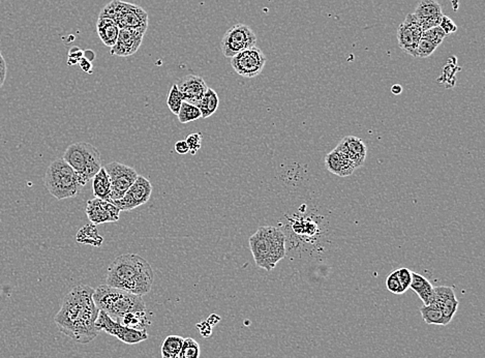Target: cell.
<instances>
[{
    "label": "cell",
    "instance_id": "e0dca14e",
    "mask_svg": "<svg viewBox=\"0 0 485 358\" xmlns=\"http://www.w3.org/2000/svg\"><path fill=\"white\" fill-rule=\"evenodd\" d=\"M413 14L423 31L440 25L443 17L442 8L436 0H421Z\"/></svg>",
    "mask_w": 485,
    "mask_h": 358
},
{
    "label": "cell",
    "instance_id": "f1b7e54d",
    "mask_svg": "<svg viewBox=\"0 0 485 358\" xmlns=\"http://www.w3.org/2000/svg\"><path fill=\"white\" fill-rule=\"evenodd\" d=\"M183 96H181V92H179V87H177V85L176 84L172 85L169 94H168V108L171 110V112L173 113L174 115H179V110H181V105H183Z\"/></svg>",
    "mask_w": 485,
    "mask_h": 358
},
{
    "label": "cell",
    "instance_id": "f6af8a7d",
    "mask_svg": "<svg viewBox=\"0 0 485 358\" xmlns=\"http://www.w3.org/2000/svg\"><path fill=\"white\" fill-rule=\"evenodd\" d=\"M403 92V87L401 85L395 84L391 87V92L393 94H399Z\"/></svg>",
    "mask_w": 485,
    "mask_h": 358
},
{
    "label": "cell",
    "instance_id": "836d02e7",
    "mask_svg": "<svg viewBox=\"0 0 485 358\" xmlns=\"http://www.w3.org/2000/svg\"><path fill=\"white\" fill-rule=\"evenodd\" d=\"M386 288L395 295H402L406 292L404 287L402 286L399 278L396 277L395 272H392L391 274L386 279Z\"/></svg>",
    "mask_w": 485,
    "mask_h": 358
},
{
    "label": "cell",
    "instance_id": "4316f807",
    "mask_svg": "<svg viewBox=\"0 0 485 358\" xmlns=\"http://www.w3.org/2000/svg\"><path fill=\"white\" fill-rule=\"evenodd\" d=\"M177 116H179V121L181 123H189L201 118V111L195 105L183 102Z\"/></svg>",
    "mask_w": 485,
    "mask_h": 358
},
{
    "label": "cell",
    "instance_id": "f35d334b",
    "mask_svg": "<svg viewBox=\"0 0 485 358\" xmlns=\"http://www.w3.org/2000/svg\"><path fill=\"white\" fill-rule=\"evenodd\" d=\"M8 66L3 58L1 51H0V88L5 84V78H7Z\"/></svg>",
    "mask_w": 485,
    "mask_h": 358
},
{
    "label": "cell",
    "instance_id": "1f68e13d",
    "mask_svg": "<svg viewBox=\"0 0 485 358\" xmlns=\"http://www.w3.org/2000/svg\"><path fill=\"white\" fill-rule=\"evenodd\" d=\"M422 38H426V40L434 42L436 46H438L446 38V34L440 26H436V27L430 28V29L422 32Z\"/></svg>",
    "mask_w": 485,
    "mask_h": 358
},
{
    "label": "cell",
    "instance_id": "7402d4cb",
    "mask_svg": "<svg viewBox=\"0 0 485 358\" xmlns=\"http://www.w3.org/2000/svg\"><path fill=\"white\" fill-rule=\"evenodd\" d=\"M422 318L424 322L428 325H440V327H446L449 324L445 317H444L443 311L440 309V307L434 305H423L420 309Z\"/></svg>",
    "mask_w": 485,
    "mask_h": 358
},
{
    "label": "cell",
    "instance_id": "d590c367",
    "mask_svg": "<svg viewBox=\"0 0 485 358\" xmlns=\"http://www.w3.org/2000/svg\"><path fill=\"white\" fill-rule=\"evenodd\" d=\"M396 274V277L399 278V282H401L402 286L404 287L406 291L410 289V285L412 282V272L411 270H408V268H399V270H394Z\"/></svg>",
    "mask_w": 485,
    "mask_h": 358
},
{
    "label": "cell",
    "instance_id": "52a82bcc",
    "mask_svg": "<svg viewBox=\"0 0 485 358\" xmlns=\"http://www.w3.org/2000/svg\"><path fill=\"white\" fill-rule=\"evenodd\" d=\"M99 17L113 18L119 28H135L147 30L148 14L146 11L133 3L121 0H113L101 11Z\"/></svg>",
    "mask_w": 485,
    "mask_h": 358
},
{
    "label": "cell",
    "instance_id": "44dd1931",
    "mask_svg": "<svg viewBox=\"0 0 485 358\" xmlns=\"http://www.w3.org/2000/svg\"><path fill=\"white\" fill-rule=\"evenodd\" d=\"M92 192L96 199L112 202L110 177L104 167L101 168L100 171L92 178Z\"/></svg>",
    "mask_w": 485,
    "mask_h": 358
},
{
    "label": "cell",
    "instance_id": "8d00e7d4",
    "mask_svg": "<svg viewBox=\"0 0 485 358\" xmlns=\"http://www.w3.org/2000/svg\"><path fill=\"white\" fill-rule=\"evenodd\" d=\"M438 26L445 32L446 36L458 31V25H456L449 17H447V16L443 15V17L441 19L440 25Z\"/></svg>",
    "mask_w": 485,
    "mask_h": 358
},
{
    "label": "cell",
    "instance_id": "60d3db41",
    "mask_svg": "<svg viewBox=\"0 0 485 358\" xmlns=\"http://www.w3.org/2000/svg\"><path fill=\"white\" fill-rule=\"evenodd\" d=\"M175 151L179 155H187L189 153V146H187L185 140H181L175 143Z\"/></svg>",
    "mask_w": 485,
    "mask_h": 358
},
{
    "label": "cell",
    "instance_id": "d4e9b609",
    "mask_svg": "<svg viewBox=\"0 0 485 358\" xmlns=\"http://www.w3.org/2000/svg\"><path fill=\"white\" fill-rule=\"evenodd\" d=\"M119 323L136 331H146L147 327L151 324V321L149 320L148 311H139L127 314Z\"/></svg>",
    "mask_w": 485,
    "mask_h": 358
},
{
    "label": "cell",
    "instance_id": "7bdbcfd3",
    "mask_svg": "<svg viewBox=\"0 0 485 358\" xmlns=\"http://www.w3.org/2000/svg\"><path fill=\"white\" fill-rule=\"evenodd\" d=\"M207 323L209 325H211L212 327H215L216 324H218L220 321V317L218 316V315L215 314H212L210 315L209 317L207 318Z\"/></svg>",
    "mask_w": 485,
    "mask_h": 358
},
{
    "label": "cell",
    "instance_id": "9c48e42d",
    "mask_svg": "<svg viewBox=\"0 0 485 358\" xmlns=\"http://www.w3.org/2000/svg\"><path fill=\"white\" fill-rule=\"evenodd\" d=\"M96 327L100 333L105 331L127 345H136V344L142 343L148 339V333L146 331H136V329L124 327L121 323L113 320L105 311H102L99 313Z\"/></svg>",
    "mask_w": 485,
    "mask_h": 358
},
{
    "label": "cell",
    "instance_id": "277c9868",
    "mask_svg": "<svg viewBox=\"0 0 485 358\" xmlns=\"http://www.w3.org/2000/svg\"><path fill=\"white\" fill-rule=\"evenodd\" d=\"M94 301L100 311H105L117 322L131 313L147 311L142 296L108 285H101L94 290Z\"/></svg>",
    "mask_w": 485,
    "mask_h": 358
},
{
    "label": "cell",
    "instance_id": "ba28073f",
    "mask_svg": "<svg viewBox=\"0 0 485 358\" xmlns=\"http://www.w3.org/2000/svg\"><path fill=\"white\" fill-rule=\"evenodd\" d=\"M257 36L250 26L238 23L232 26L220 42V49L224 56L232 58L244 50L254 47Z\"/></svg>",
    "mask_w": 485,
    "mask_h": 358
},
{
    "label": "cell",
    "instance_id": "ee69618b",
    "mask_svg": "<svg viewBox=\"0 0 485 358\" xmlns=\"http://www.w3.org/2000/svg\"><path fill=\"white\" fill-rule=\"evenodd\" d=\"M83 57L86 58L87 60H90V62H92V60H94V58H96V54H94V52L90 51V50H87V51L84 52V56Z\"/></svg>",
    "mask_w": 485,
    "mask_h": 358
},
{
    "label": "cell",
    "instance_id": "603a6c76",
    "mask_svg": "<svg viewBox=\"0 0 485 358\" xmlns=\"http://www.w3.org/2000/svg\"><path fill=\"white\" fill-rule=\"evenodd\" d=\"M218 104H220V99H218V94L214 92L213 89L208 87L207 92H205L197 106L201 111L202 118H208V117L212 116L218 110Z\"/></svg>",
    "mask_w": 485,
    "mask_h": 358
},
{
    "label": "cell",
    "instance_id": "ffe728a7",
    "mask_svg": "<svg viewBox=\"0 0 485 358\" xmlns=\"http://www.w3.org/2000/svg\"><path fill=\"white\" fill-rule=\"evenodd\" d=\"M410 289L416 292L424 305H432L434 301V286L428 279L421 274L412 272V282Z\"/></svg>",
    "mask_w": 485,
    "mask_h": 358
},
{
    "label": "cell",
    "instance_id": "b9f144b4",
    "mask_svg": "<svg viewBox=\"0 0 485 358\" xmlns=\"http://www.w3.org/2000/svg\"><path fill=\"white\" fill-rule=\"evenodd\" d=\"M82 71H84L87 74H92V64L90 60H87L86 58L83 57L82 60L79 62Z\"/></svg>",
    "mask_w": 485,
    "mask_h": 358
},
{
    "label": "cell",
    "instance_id": "ac0fdd59",
    "mask_svg": "<svg viewBox=\"0 0 485 358\" xmlns=\"http://www.w3.org/2000/svg\"><path fill=\"white\" fill-rule=\"evenodd\" d=\"M335 149L347 155L357 168L361 167L365 164L367 149V145L361 138L355 136L345 137L335 147Z\"/></svg>",
    "mask_w": 485,
    "mask_h": 358
},
{
    "label": "cell",
    "instance_id": "6da1fadb",
    "mask_svg": "<svg viewBox=\"0 0 485 358\" xmlns=\"http://www.w3.org/2000/svg\"><path fill=\"white\" fill-rule=\"evenodd\" d=\"M94 292L88 285L74 287L54 318L60 333L82 345L92 343L100 333L96 327L100 309L94 303Z\"/></svg>",
    "mask_w": 485,
    "mask_h": 358
},
{
    "label": "cell",
    "instance_id": "5bb4252c",
    "mask_svg": "<svg viewBox=\"0 0 485 358\" xmlns=\"http://www.w3.org/2000/svg\"><path fill=\"white\" fill-rule=\"evenodd\" d=\"M144 29L135 28H120L118 38L114 47L111 48V55L127 57L138 51L144 38Z\"/></svg>",
    "mask_w": 485,
    "mask_h": 358
},
{
    "label": "cell",
    "instance_id": "30bf717a",
    "mask_svg": "<svg viewBox=\"0 0 485 358\" xmlns=\"http://www.w3.org/2000/svg\"><path fill=\"white\" fill-rule=\"evenodd\" d=\"M104 168L110 177L112 202L121 199L139 176L134 168L118 162L107 164Z\"/></svg>",
    "mask_w": 485,
    "mask_h": 358
},
{
    "label": "cell",
    "instance_id": "4fadbf2b",
    "mask_svg": "<svg viewBox=\"0 0 485 358\" xmlns=\"http://www.w3.org/2000/svg\"><path fill=\"white\" fill-rule=\"evenodd\" d=\"M422 32L423 30L414 14H409L397 29L399 48L406 53L415 57L416 49L418 42L421 40Z\"/></svg>",
    "mask_w": 485,
    "mask_h": 358
},
{
    "label": "cell",
    "instance_id": "7a4b0ae2",
    "mask_svg": "<svg viewBox=\"0 0 485 358\" xmlns=\"http://www.w3.org/2000/svg\"><path fill=\"white\" fill-rule=\"evenodd\" d=\"M155 274L150 264L136 254L117 257L109 266L106 285L143 296L153 288Z\"/></svg>",
    "mask_w": 485,
    "mask_h": 358
},
{
    "label": "cell",
    "instance_id": "3957f363",
    "mask_svg": "<svg viewBox=\"0 0 485 358\" xmlns=\"http://www.w3.org/2000/svg\"><path fill=\"white\" fill-rule=\"evenodd\" d=\"M250 248L257 266L270 272L286 257V236L278 228L263 226L250 236Z\"/></svg>",
    "mask_w": 485,
    "mask_h": 358
},
{
    "label": "cell",
    "instance_id": "7c38bea8",
    "mask_svg": "<svg viewBox=\"0 0 485 358\" xmlns=\"http://www.w3.org/2000/svg\"><path fill=\"white\" fill-rule=\"evenodd\" d=\"M151 194H153V186L150 181L144 176L139 175L124 196L121 199L113 201V204L117 206L120 212H131L139 206L146 204L150 199Z\"/></svg>",
    "mask_w": 485,
    "mask_h": 358
},
{
    "label": "cell",
    "instance_id": "484cf974",
    "mask_svg": "<svg viewBox=\"0 0 485 358\" xmlns=\"http://www.w3.org/2000/svg\"><path fill=\"white\" fill-rule=\"evenodd\" d=\"M185 337L181 335H169L161 345V353L163 358H176L181 352Z\"/></svg>",
    "mask_w": 485,
    "mask_h": 358
},
{
    "label": "cell",
    "instance_id": "9a60e30c",
    "mask_svg": "<svg viewBox=\"0 0 485 358\" xmlns=\"http://www.w3.org/2000/svg\"><path fill=\"white\" fill-rule=\"evenodd\" d=\"M86 216L96 226L104 222H116L120 218V209L112 202L94 198L87 201Z\"/></svg>",
    "mask_w": 485,
    "mask_h": 358
},
{
    "label": "cell",
    "instance_id": "74e56055",
    "mask_svg": "<svg viewBox=\"0 0 485 358\" xmlns=\"http://www.w3.org/2000/svg\"><path fill=\"white\" fill-rule=\"evenodd\" d=\"M83 56H84V52H83L80 48L73 47L72 49L70 50V52H68V66H75V64H79L80 60H82Z\"/></svg>",
    "mask_w": 485,
    "mask_h": 358
},
{
    "label": "cell",
    "instance_id": "f546056e",
    "mask_svg": "<svg viewBox=\"0 0 485 358\" xmlns=\"http://www.w3.org/2000/svg\"><path fill=\"white\" fill-rule=\"evenodd\" d=\"M438 307H440V309L443 311V315L446 320L450 323L452 319H454V315L456 314V311H458V307H460V301H458L456 295H454V296L446 299V301H444L442 305H438Z\"/></svg>",
    "mask_w": 485,
    "mask_h": 358
},
{
    "label": "cell",
    "instance_id": "8992f818",
    "mask_svg": "<svg viewBox=\"0 0 485 358\" xmlns=\"http://www.w3.org/2000/svg\"><path fill=\"white\" fill-rule=\"evenodd\" d=\"M62 159L75 170L86 185L102 168L100 151L90 143L78 142L70 145Z\"/></svg>",
    "mask_w": 485,
    "mask_h": 358
},
{
    "label": "cell",
    "instance_id": "d6986e66",
    "mask_svg": "<svg viewBox=\"0 0 485 358\" xmlns=\"http://www.w3.org/2000/svg\"><path fill=\"white\" fill-rule=\"evenodd\" d=\"M96 31L107 47L112 48L116 44L120 28L113 18L99 17Z\"/></svg>",
    "mask_w": 485,
    "mask_h": 358
},
{
    "label": "cell",
    "instance_id": "cb8c5ba5",
    "mask_svg": "<svg viewBox=\"0 0 485 358\" xmlns=\"http://www.w3.org/2000/svg\"><path fill=\"white\" fill-rule=\"evenodd\" d=\"M77 242L82 244H90L94 246H102L104 238L99 234L96 225H85L79 230L76 235Z\"/></svg>",
    "mask_w": 485,
    "mask_h": 358
},
{
    "label": "cell",
    "instance_id": "2e32d148",
    "mask_svg": "<svg viewBox=\"0 0 485 358\" xmlns=\"http://www.w3.org/2000/svg\"><path fill=\"white\" fill-rule=\"evenodd\" d=\"M176 85L179 87V92L183 96V102L195 105V106H198L208 89L204 79L193 74L183 77Z\"/></svg>",
    "mask_w": 485,
    "mask_h": 358
},
{
    "label": "cell",
    "instance_id": "ab89813d",
    "mask_svg": "<svg viewBox=\"0 0 485 358\" xmlns=\"http://www.w3.org/2000/svg\"><path fill=\"white\" fill-rule=\"evenodd\" d=\"M198 331L201 333L203 337H209L212 333V327L208 324L207 321H204V322L198 323L197 324Z\"/></svg>",
    "mask_w": 485,
    "mask_h": 358
},
{
    "label": "cell",
    "instance_id": "d6a6232c",
    "mask_svg": "<svg viewBox=\"0 0 485 358\" xmlns=\"http://www.w3.org/2000/svg\"><path fill=\"white\" fill-rule=\"evenodd\" d=\"M325 167L331 173L339 176V173H341V161H339V157L337 151H332L326 155V157H325Z\"/></svg>",
    "mask_w": 485,
    "mask_h": 358
},
{
    "label": "cell",
    "instance_id": "83f0119b",
    "mask_svg": "<svg viewBox=\"0 0 485 358\" xmlns=\"http://www.w3.org/2000/svg\"><path fill=\"white\" fill-rule=\"evenodd\" d=\"M201 349L199 343L193 337H185L181 352L176 358H199Z\"/></svg>",
    "mask_w": 485,
    "mask_h": 358
},
{
    "label": "cell",
    "instance_id": "5b68a950",
    "mask_svg": "<svg viewBox=\"0 0 485 358\" xmlns=\"http://www.w3.org/2000/svg\"><path fill=\"white\" fill-rule=\"evenodd\" d=\"M45 186L53 197L64 200L77 197L86 183L64 159H57L48 167Z\"/></svg>",
    "mask_w": 485,
    "mask_h": 358
},
{
    "label": "cell",
    "instance_id": "e575fe53",
    "mask_svg": "<svg viewBox=\"0 0 485 358\" xmlns=\"http://www.w3.org/2000/svg\"><path fill=\"white\" fill-rule=\"evenodd\" d=\"M202 137L203 136H202L201 133H193L187 137L185 142H187V146H189V153H191V155H195L196 153L200 151V149H201Z\"/></svg>",
    "mask_w": 485,
    "mask_h": 358
},
{
    "label": "cell",
    "instance_id": "4dcf8cb0",
    "mask_svg": "<svg viewBox=\"0 0 485 358\" xmlns=\"http://www.w3.org/2000/svg\"><path fill=\"white\" fill-rule=\"evenodd\" d=\"M438 46L434 44V42H430V40H426V38H421V40L418 42L417 49H416L415 57L419 58H426L430 57L432 55L434 51H436Z\"/></svg>",
    "mask_w": 485,
    "mask_h": 358
},
{
    "label": "cell",
    "instance_id": "8fae6325",
    "mask_svg": "<svg viewBox=\"0 0 485 358\" xmlns=\"http://www.w3.org/2000/svg\"><path fill=\"white\" fill-rule=\"evenodd\" d=\"M266 60L265 54L260 48L254 47L244 50L231 58V66L239 76L252 79L259 76L264 70Z\"/></svg>",
    "mask_w": 485,
    "mask_h": 358
}]
</instances>
